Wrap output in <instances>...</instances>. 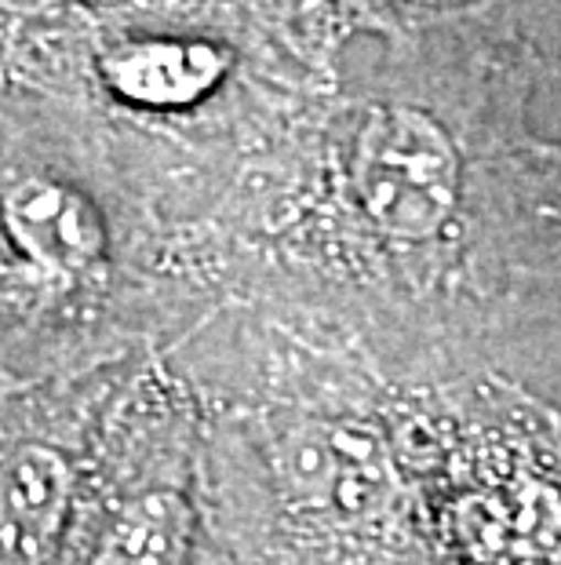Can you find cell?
Returning <instances> with one entry per match:
<instances>
[{"label":"cell","mask_w":561,"mask_h":565,"mask_svg":"<svg viewBox=\"0 0 561 565\" xmlns=\"http://www.w3.org/2000/svg\"><path fill=\"white\" fill-rule=\"evenodd\" d=\"M477 19L398 38L373 77L317 117L190 256L208 307L314 321L357 351L387 321L449 343L504 292L529 66ZM532 215V212H529Z\"/></svg>","instance_id":"6da1fadb"},{"label":"cell","mask_w":561,"mask_h":565,"mask_svg":"<svg viewBox=\"0 0 561 565\" xmlns=\"http://www.w3.org/2000/svg\"><path fill=\"white\" fill-rule=\"evenodd\" d=\"M332 4H336L339 19L354 22V26L387 30L398 41L471 22L482 11L496 8L499 0H332Z\"/></svg>","instance_id":"52a82bcc"},{"label":"cell","mask_w":561,"mask_h":565,"mask_svg":"<svg viewBox=\"0 0 561 565\" xmlns=\"http://www.w3.org/2000/svg\"><path fill=\"white\" fill-rule=\"evenodd\" d=\"M164 354L205 413L212 508L234 565H434L346 340L230 303Z\"/></svg>","instance_id":"3957f363"},{"label":"cell","mask_w":561,"mask_h":565,"mask_svg":"<svg viewBox=\"0 0 561 565\" xmlns=\"http://www.w3.org/2000/svg\"><path fill=\"white\" fill-rule=\"evenodd\" d=\"M58 565H234L212 508L205 413L169 354L110 372Z\"/></svg>","instance_id":"5b68a950"},{"label":"cell","mask_w":561,"mask_h":565,"mask_svg":"<svg viewBox=\"0 0 561 565\" xmlns=\"http://www.w3.org/2000/svg\"><path fill=\"white\" fill-rule=\"evenodd\" d=\"M521 194L532 215L561 223V139H529L518 158Z\"/></svg>","instance_id":"ba28073f"},{"label":"cell","mask_w":561,"mask_h":565,"mask_svg":"<svg viewBox=\"0 0 561 565\" xmlns=\"http://www.w3.org/2000/svg\"><path fill=\"white\" fill-rule=\"evenodd\" d=\"M205 318L110 142L69 106L0 84V391L164 354Z\"/></svg>","instance_id":"277c9868"},{"label":"cell","mask_w":561,"mask_h":565,"mask_svg":"<svg viewBox=\"0 0 561 565\" xmlns=\"http://www.w3.org/2000/svg\"><path fill=\"white\" fill-rule=\"evenodd\" d=\"M332 0H88L0 63L69 106L169 226L205 237L336 92Z\"/></svg>","instance_id":"7a4b0ae2"},{"label":"cell","mask_w":561,"mask_h":565,"mask_svg":"<svg viewBox=\"0 0 561 565\" xmlns=\"http://www.w3.org/2000/svg\"><path fill=\"white\" fill-rule=\"evenodd\" d=\"M110 372L0 391V565L63 558Z\"/></svg>","instance_id":"8992f818"}]
</instances>
